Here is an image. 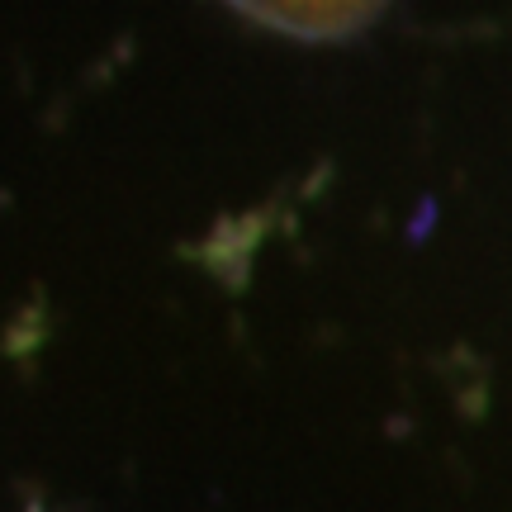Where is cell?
Returning a JSON list of instances; mask_svg holds the SVG:
<instances>
[{"label": "cell", "instance_id": "obj_1", "mask_svg": "<svg viewBox=\"0 0 512 512\" xmlns=\"http://www.w3.org/2000/svg\"><path fill=\"white\" fill-rule=\"evenodd\" d=\"M228 5L290 38H347L366 29L389 0H228Z\"/></svg>", "mask_w": 512, "mask_h": 512}]
</instances>
